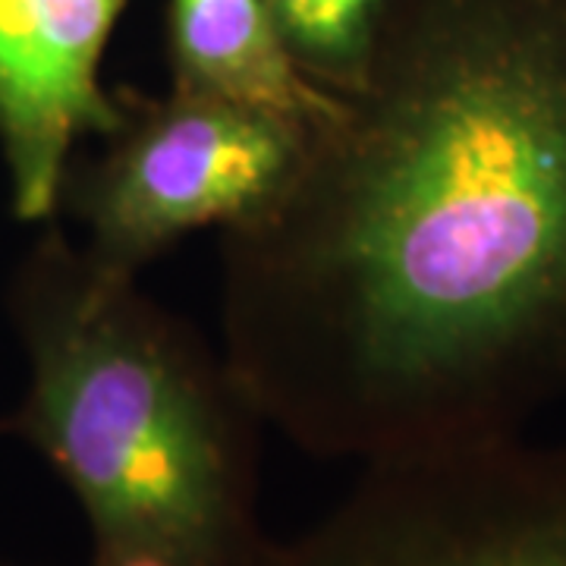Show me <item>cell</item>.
<instances>
[{
  "mask_svg": "<svg viewBox=\"0 0 566 566\" xmlns=\"http://www.w3.org/2000/svg\"><path fill=\"white\" fill-rule=\"evenodd\" d=\"M221 281L223 359L305 453L523 434L566 397V0H390Z\"/></svg>",
  "mask_w": 566,
  "mask_h": 566,
  "instance_id": "1",
  "label": "cell"
},
{
  "mask_svg": "<svg viewBox=\"0 0 566 566\" xmlns=\"http://www.w3.org/2000/svg\"><path fill=\"white\" fill-rule=\"evenodd\" d=\"M170 85L315 129L337 107L296 66L271 0H167Z\"/></svg>",
  "mask_w": 566,
  "mask_h": 566,
  "instance_id": "6",
  "label": "cell"
},
{
  "mask_svg": "<svg viewBox=\"0 0 566 566\" xmlns=\"http://www.w3.org/2000/svg\"><path fill=\"white\" fill-rule=\"evenodd\" d=\"M0 566H7V564H0Z\"/></svg>",
  "mask_w": 566,
  "mask_h": 566,
  "instance_id": "8",
  "label": "cell"
},
{
  "mask_svg": "<svg viewBox=\"0 0 566 566\" xmlns=\"http://www.w3.org/2000/svg\"><path fill=\"white\" fill-rule=\"evenodd\" d=\"M7 312L29 381L0 431L80 501L88 566H264L262 412L223 353L136 274L44 227Z\"/></svg>",
  "mask_w": 566,
  "mask_h": 566,
  "instance_id": "2",
  "label": "cell"
},
{
  "mask_svg": "<svg viewBox=\"0 0 566 566\" xmlns=\"http://www.w3.org/2000/svg\"><path fill=\"white\" fill-rule=\"evenodd\" d=\"M296 66L344 92L363 76L390 0H271Z\"/></svg>",
  "mask_w": 566,
  "mask_h": 566,
  "instance_id": "7",
  "label": "cell"
},
{
  "mask_svg": "<svg viewBox=\"0 0 566 566\" xmlns=\"http://www.w3.org/2000/svg\"><path fill=\"white\" fill-rule=\"evenodd\" d=\"M264 566H566V444L513 434L368 463Z\"/></svg>",
  "mask_w": 566,
  "mask_h": 566,
  "instance_id": "4",
  "label": "cell"
},
{
  "mask_svg": "<svg viewBox=\"0 0 566 566\" xmlns=\"http://www.w3.org/2000/svg\"><path fill=\"white\" fill-rule=\"evenodd\" d=\"M120 123L98 155L66 167L57 214L85 230V249L136 274L182 237L233 230L281 199L308 129L255 107L174 88L120 95Z\"/></svg>",
  "mask_w": 566,
  "mask_h": 566,
  "instance_id": "3",
  "label": "cell"
},
{
  "mask_svg": "<svg viewBox=\"0 0 566 566\" xmlns=\"http://www.w3.org/2000/svg\"><path fill=\"white\" fill-rule=\"evenodd\" d=\"M129 0H0V158L10 208L57 218L63 174L85 136L120 123L102 63Z\"/></svg>",
  "mask_w": 566,
  "mask_h": 566,
  "instance_id": "5",
  "label": "cell"
}]
</instances>
